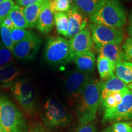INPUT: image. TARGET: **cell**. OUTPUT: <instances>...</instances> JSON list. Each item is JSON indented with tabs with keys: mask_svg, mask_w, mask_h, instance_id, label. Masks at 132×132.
<instances>
[{
	"mask_svg": "<svg viewBox=\"0 0 132 132\" xmlns=\"http://www.w3.org/2000/svg\"><path fill=\"white\" fill-rule=\"evenodd\" d=\"M100 81L90 78L76 103V114L80 125L91 123L96 118L100 104Z\"/></svg>",
	"mask_w": 132,
	"mask_h": 132,
	"instance_id": "1",
	"label": "cell"
},
{
	"mask_svg": "<svg viewBox=\"0 0 132 132\" xmlns=\"http://www.w3.org/2000/svg\"><path fill=\"white\" fill-rule=\"evenodd\" d=\"M90 17L93 24L121 28L126 23V14L118 0H106L95 14Z\"/></svg>",
	"mask_w": 132,
	"mask_h": 132,
	"instance_id": "2",
	"label": "cell"
},
{
	"mask_svg": "<svg viewBox=\"0 0 132 132\" xmlns=\"http://www.w3.org/2000/svg\"><path fill=\"white\" fill-rule=\"evenodd\" d=\"M0 121L4 132H27L22 113L4 94H0Z\"/></svg>",
	"mask_w": 132,
	"mask_h": 132,
	"instance_id": "3",
	"label": "cell"
},
{
	"mask_svg": "<svg viewBox=\"0 0 132 132\" xmlns=\"http://www.w3.org/2000/svg\"><path fill=\"white\" fill-rule=\"evenodd\" d=\"M47 63L62 67L72 60L69 41L62 37H52L47 40L44 52Z\"/></svg>",
	"mask_w": 132,
	"mask_h": 132,
	"instance_id": "4",
	"label": "cell"
},
{
	"mask_svg": "<svg viewBox=\"0 0 132 132\" xmlns=\"http://www.w3.org/2000/svg\"><path fill=\"white\" fill-rule=\"evenodd\" d=\"M90 78L89 74L83 73L78 70L69 72L66 76L64 86L66 99L70 106H75Z\"/></svg>",
	"mask_w": 132,
	"mask_h": 132,
	"instance_id": "5",
	"label": "cell"
},
{
	"mask_svg": "<svg viewBox=\"0 0 132 132\" xmlns=\"http://www.w3.org/2000/svg\"><path fill=\"white\" fill-rule=\"evenodd\" d=\"M11 91L20 106L26 113L31 114L36 109V92L29 82L20 80L15 82Z\"/></svg>",
	"mask_w": 132,
	"mask_h": 132,
	"instance_id": "6",
	"label": "cell"
},
{
	"mask_svg": "<svg viewBox=\"0 0 132 132\" xmlns=\"http://www.w3.org/2000/svg\"><path fill=\"white\" fill-rule=\"evenodd\" d=\"M43 119L51 128L64 127L69 122V116L62 104L54 98H48L44 106Z\"/></svg>",
	"mask_w": 132,
	"mask_h": 132,
	"instance_id": "7",
	"label": "cell"
},
{
	"mask_svg": "<svg viewBox=\"0 0 132 132\" xmlns=\"http://www.w3.org/2000/svg\"><path fill=\"white\" fill-rule=\"evenodd\" d=\"M132 120V91L129 90L123 95L120 102L114 108L105 110L102 122H117Z\"/></svg>",
	"mask_w": 132,
	"mask_h": 132,
	"instance_id": "8",
	"label": "cell"
},
{
	"mask_svg": "<svg viewBox=\"0 0 132 132\" xmlns=\"http://www.w3.org/2000/svg\"><path fill=\"white\" fill-rule=\"evenodd\" d=\"M92 40L95 45L106 44H121L123 34L122 28H114L102 24H92L90 25Z\"/></svg>",
	"mask_w": 132,
	"mask_h": 132,
	"instance_id": "9",
	"label": "cell"
},
{
	"mask_svg": "<svg viewBox=\"0 0 132 132\" xmlns=\"http://www.w3.org/2000/svg\"><path fill=\"white\" fill-rule=\"evenodd\" d=\"M42 43L41 38L32 32L23 40L14 44L12 50L13 55L20 60H33Z\"/></svg>",
	"mask_w": 132,
	"mask_h": 132,
	"instance_id": "10",
	"label": "cell"
},
{
	"mask_svg": "<svg viewBox=\"0 0 132 132\" xmlns=\"http://www.w3.org/2000/svg\"><path fill=\"white\" fill-rule=\"evenodd\" d=\"M72 60L75 56L91 52L94 46L91 32L89 28H85L77 35L71 38L70 41Z\"/></svg>",
	"mask_w": 132,
	"mask_h": 132,
	"instance_id": "11",
	"label": "cell"
},
{
	"mask_svg": "<svg viewBox=\"0 0 132 132\" xmlns=\"http://www.w3.org/2000/svg\"><path fill=\"white\" fill-rule=\"evenodd\" d=\"M69 20L67 38H72L86 28L87 20L74 4L71 5L67 12Z\"/></svg>",
	"mask_w": 132,
	"mask_h": 132,
	"instance_id": "12",
	"label": "cell"
},
{
	"mask_svg": "<svg viewBox=\"0 0 132 132\" xmlns=\"http://www.w3.org/2000/svg\"><path fill=\"white\" fill-rule=\"evenodd\" d=\"M54 12L50 5V0H45L43 3L36 28L41 33L47 34L52 30L54 24Z\"/></svg>",
	"mask_w": 132,
	"mask_h": 132,
	"instance_id": "13",
	"label": "cell"
},
{
	"mask_svg": "<svg viewBox=\"0 0 132 132\" xmlns=\"http://www.w3.org/2000/svg\"><path fill=\"white\" fill-rule=\"evenodd\" d=\"M98 56H102L108 59L116 65L120 62L125 61L124 54L120 44H106L96 45Z\"/></svg>",
	"mask_w": 132,
	"mask_h": 132,
	"instance_id": "14",
	"label": "cell"
},
{
	"mask_svg": "<svg viewBox=\"0 0 132 132\" xmlns=\"http://www.w3.org/2000/svg\"><path fill=\"white\" fill-rule=\"evenodd\" d=\"M127 88V84L113 75L108 80L100 81V102L107 95L112 92H118Z\"/></svg>",
	"mask_w": 132,
	"mask_h": 132,
	"instance_id": "15",
	"label": "cell"
},
{
	"mask_svg": "<svg viewBox=\"0 0 132 132\" xmlns=\"http://www.w3.org/2000/svg\"><path fill=\"white\" fill-rule=\"evenodd\" d=\"M73 60L77 66V70L80 72L90 74L94 70L96 61L94 54L92 52H88L75 56Z\"/></svg>",
	"mask_w": 132,
	"mask_h": 132,
	"instance_id": "16",
	"label": "cell"
},
{
	"mask_svg": "<svg viewBox=\"0 0 132 132\" xmlns=\"http://www.w3.org/2000/svg\"><path fill=\"white\" fill-rule=\"evenodd\" d=\"M20 73L19 69L12 64L0 67V87H12Z\"/></svg>",
	"mask_w": 132,
	"mask_h": 132,
	"instance_id": "17",
	"label": "cell"
},
{
	"mask_svg": "<svg viewBox=\"0 0 132 132\" xmlns=\"http://www.w3.org/2000/svg\"><path fill=\"white\" fill-rule=\"evenodd\" d=\"M106 0H72L74 5L83 14L90 16L97 12Z\"/></svg>",
	"mask_w": 132,
	"mask_h": 132,
	"instance_id": "18",
	"label": "cell"
},
{
	"mask_svg": "<svg viewBox=\"0 0 132 132\" xmlns=\"http://www.w3.org/2000/svg\"><path fill=\"white\" fill-rule=\"evenodd\" d=\"M97 65L101 81L108 80L114 75L116 65L105 57L98 56Z\"/></svg>",
	"mask_w": 132,
	"mask_h": 132,
	"instance_id": "19",
	"label": "cell"
},
{
	"mask_svg": "<svg viewBox=\"0 0 132 132\" xmlns=\"http://www.w3.org/2000/svg\"><path fill=\"white\" fill-rule=\"evenodd\" d=\"M43 3H37L23 7V14L28 28H33L36 26Z\"/></svg>",
	"mask_w": 132,
	"mask_h": 132,
	"instance_id": "20",
	"label": "cell"
},
{
	"mask_svg": "<svg viewBox=\"0 0 132 132\" xmlns=\"http://www.w3.org/2000/svg\"><path fill=\"white\" fill-rule=\"evenodd\" d=\"M115 75L127 85L132 82V62L122 61L116 65Z\"/></svg>",
	"mask_w": 132,
	"mask_h": 132,
	"instance_id": "21",
	"label": "cell"
},
{
	"mask_svg": "<svg viewBox=\"0 0 132 132\" xmlns=\"http://www.w3.org/2000/svg\"><path fill=\"white\" fill-rule=\"evenodd\" d=\"M8 16L12 20L15 28L20 29L29 28L23 14V7L19 5H14Z\"/></svg>",
	"mask_w": 132,
	"mask_h": 132,
	"instance_id": "22",
	"label": "cell"
},
{
	"mask_svg": "<svg viewBox=\"0 0 132 132\" xmlns=\"http://www.w3.org/2000/svg\"><path fill=\"white\" fill-rule=\"evenodd\" d=\"M129 90V89L127 87L125 89L120 90V91L109 94L100 102V104H101L102 106L105 110L114 108L119 103H120L123 95Z\"/></svg>",
	"mask_w": 132,
	"mask_h": 132,
	"instance_id": "23",
	"label": "cell"
},
{
	"mask_svg": "<svg viewBox=\"0 0 132 132\" xmlns=\"http://www.w3.org/2000/svg\"><path fill=\"white\" fill-rule=\"evenodd\" d=\"M54 23L57 32L59 34L67 37L69 27V20L67 13L54 12Z\"/></svg>",
	"mask_w": 132,
	"mask_h": 132,
	"instance_id": "24",
	"label": "cell"
},
{
	"mask_svg": "<svg viewBox=\"0 0 132 132\" xmlns=\"http://www.w3.org/2000/svg\"><path fill=\"white\" fill-rule=\"evenodd\" d=\"M0 38L3 45L12 51L14 43L11 38V29L2 24H0Z\"/></svg>",
	"mask_w": 132,
	"mask_h": 132,
	"instance_id": "25",
	"label": "cell"
},
{
	"mask_svg": "<svg viewBox=\"0 0 132 132\" xmlns=\"http://www.w3.org/2000/svg\"><path fill=\"white\" fill-rule=\"evenodd\" d=\"M12 51L3 45L0 42V67L12 64L14 60Z\"/></svg>",
	"mask_w": 132,
	"mask_h": 132,
	"instance_id": "26",
	"label": "cell"
},
{
	"mask_svg": "<svg viewBox=\"0 0 132 132\" xmlns=\"http://www.w3.org/2000/svg\"><path fill=\"white\" fill-rule=\"evenodd\" d=\"M72 0H50V5L54 12H67Z\"/></svg>",
	"mask_w": 132,
	"mask_h": 132,
	"instance_id": "27",
	"label": "cell"
},
{
	"mask_svg": "<svg viewBox=\"0 0 132 132\" xmlns=\"http://www.w3.org/2000/svg\"><path fill=\"white\" fill-rule=\"evenodd\" d=\"M32 32L26 30V29H20L14 28L11 30V38L14 44L20 42L29 36Z\"/></svg>",
	"mask_w": 132,
	"mask_h": 132,
	"instance_id": "28",
	"label": "cell"
},
{
	"mask_svg": "<svg viewBox=\"0 0 132 132\" xmlns=\"http://www.w3.org/2000/svg\"><path fill=\"white\" fill-rule=\"evenodd\" d=\"M111 127L113 132H132V121L117 122Z\"/></svg>",
	"mask_w": 132,
	"mask_h": 132,
	"instance_id": "29",
	"label": "cell"
},
{
	"mask_svg": "<svg viewBox=\"0 0 132 132\" xmlns=\"http://www.w3.org/2000/svg\"><path fill=\"white\" fill-rule=\"evenodd\" d=\"M15 3L12 0H4L0 3V20L9 15Z\"/></svg>",
	"mask_w": 132,
	"mask_h": 132,
	"instance_id": "30",
	"label": "cell"
},
{
	"mask_svg": "<svg viewBox=\"0 0 132 132\" xmlns=\"http://www.w3.org/2000/svg\"><path fill=\"white\" fill-rule=\"evenodd\" d=\"M122 49L124 54L125 61L132 62V38H127L125 40Z\"/></svg>",
	"mask_w": 132,
	"mask_h": 132,
	"instance_id": "31",
	"label": "cell"
},
{
	"mask_svg": "<svg viewBox=\"0 0 132 132\" xmlns=\"http://www.w3.org/2000/svg\"><path fill=\"white\" fill-rule=\"evenodd\" d=\"M75 132H97L95 125L92 123L80 125Z\"/></svg>",
	"mask_w": 132,
	"mask_h": 132,
	"instance_id": "32",
	"label": "cell"
},
{
	"mask_svg": "<svg viewBox=\"0 0 132 132\" xmlns=\"http://www.w3.org/2000/svg\"><path fill=\"white\" fill-rule=\"evenodd\" d=\"M45 0H16L18 5H19L21 7H24L29 5L36 4L37 3L44 2Z\"/></svg>",
	"mask_w": 132,
	"mask_h": 132,
	"instance_id": "33",
	"label": "cell"
},
{
	"mask_svg": "<svg viewBox=\"0 0 132 132\" xmlns=\"http://www.w3.org/2000/svg\"><path fill=\"white\" fill-rule=\"evenodd\" d=\"M0 24H2L3 26H5L9 29H12L15 28L14 24L12 23V20L8 16V15L6 17L3 18L1 20H0Z\"/></svg>",
	"mask_w": 132,
	"mask_h": 132,
	"instance_id": "34",
	"label": "cell"
},
{
	"mask_svg": "<svg viewBox=\"0 0 132 132\" xmlns=\"http://www.w3.org/2000/svg\"><path fill=\"white\" fill-rule=\"evenodd\" d=\"M128 34H129V35L130 36V37L132 38V14L130 18L129 26H128Z\"/></svg>",
	"mask_w": 132,
	"mask_h": 132,
	"instance_id": "35",
	"label": "cell"
},
{
	"mask_svg": "<svg viewBox=\"0 0 132 132\" xmlns=\"http://www.w3.org/2000/svg\"><path fill=\"white\" fill-rule=\"evenodd\" d=\"M31 132H45V131L41 126H36L31 130Z\"/></svg>",
	"mask_w": 132,
	"mask_h": 132,
	"instance_id": "36",
	"label": "cell"
},
{
	"mask_svg": "<svg viewBox=\"0 0 132 132\" xmlns=\"http://www.w3.org/2000/svg\"><path fill=\"white\" fill-rule=\"evenodd\" d=\"M103 132H113V130H112L111 127H109L106 128V129L104 130Z\"/></svg>",
	"mask_w": 132,
	"mask_h": 132,
	"instance_id": "37",
	"label": "cell"
},
{
	"mask_svg": "<svg viewBox=\"0 0 132 132\" xmlns=\"http://www.w3.org/2000/svg\"><path fill=\"white\" fill-rule=\"evenodd\" d=\"M127 87L130 90H131L132 91V82H131V83L128 84V85H127Z\"/></svg>",
	"mask_w": 132,
	"mask_h": 132,
	"instance_id": "38",
	"label": "cell"
},
{
	"mask_svg": "<svg viewBox=\"0 0 132 132\" xmlns=\"http://www.w3.org/2000/svg\"><path fill=\"white\" fill-rule=\"evenodd\" d=\"M0 132H4V131H3V127H2V125H1V121H0Z\"/></svg>",
	"mask_w": 132,
	"mask_h": 132,
	"instance_id": "39",
	"label": "cell"
},
{
	"mask_svg": "<svg viewBox=\"0 0 132 132\" xmlns=\"http://www.w3.org/2000/svg\"><path fill=\"white\" fill-rule=\"evenodd\" d=\"M3 1H4V0H0V3H1V2H3Z\"/></svg>",
	"mask_w": 132,
	"mask_h": 132,
	"instance_id": "40",
	"label": "cell"
},
{
	"mask_svg": "<svg viewBox=\"0 0 132 132\" xmlns=\"http://www.w3.org/2000/svg\"><path fill=\"white\" fill-rule=\"evenodd\" d=\"M125 1H130V0H125Z\"/></svg>",
	"mask_w": 132,
	"mask_h": 132,
	"instance_id": "41",
	"label": "cell"
}]
</instances>
